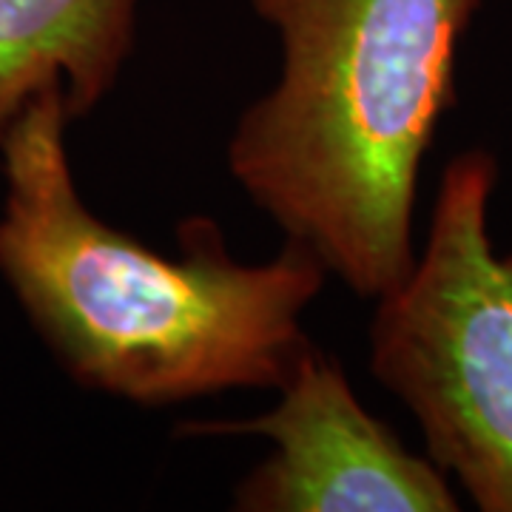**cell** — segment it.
I'll use <instances>...</instances> for the list:
<instances>
[{"label": "cell", "mask_w": 512, "mask_h": 512, "mask_svg": "<svg viewBox=\"0 0 512 512\" xmlns=\"http://www.w3.org/2000/svg\"><path fill=\"white\" fill-rule=\"evenodd\" d=\"M279 32V83L239 117L228 168L350 291L410 274L419 165L456 97L481 0H251Z\"/></svg>", "instance_id": "cell-2"}, {"label": "cell", "mask_w": 512, "mask_h": 512, "mask_svg": "<svg viewBox=\"0 0 512 512\" xmlns=\"http://www.w3.org/2000/svg\"><path fill=\"white\" fill-rule=\"evenodd\" d=\"M69 114L49 89L0 143V276L74 382L160 407L237 387H282L311 348L299 316L328 268L288 239L234 262L214 222L180 228L183 259L97 220L74 188Z\"/></svg>", "instance_id": "cell-1"}, {"label": "cell", "mask_w": 512, "mask_h": 512, "mask_svg": "<svg viewBox=\"0 0 512 512\" xmlns=\"http://www.w3.org/2000/svg\"><path fill=\"white\" fill-rule=\"evenodd\" d=\"M140 0H0V143L37 94H63L69 120L111 92L134 46Z\"/></svg>", "instance_id": "cell-5"}, {"label": "cell", "mask_w": 512, "mask_h": 512, "mask_svg": "<svg viewBox=\"0 0 512 512\" xmlns=\"http://www.w3.org/2000/svg\"><path fill=\"white\" fill-rule=\"evenodd\" d=\"M498 163L464 151L441 174L424 251L379 296L370 373L419 421L430 461L481 512H512V254L490 239Z\"/></svg>", "instance_id": "cell-3"}, {"label": "cell", "mask_w": 512, "mask_h": 512, "mask_svg": "<svg viewBox=\"0 0 512 512\" xmlns=\"http://www.w3.org/2000/svg\"><path fill=\"white\" fill-rule=\"evenodd\" d=\"M268 416L188 421L183 436H265L276 453L237 487L242 512H456V493L430 458L353 396L342 365L311 348L279 387Z\"/></svg>", "instance_id": "cell-4"}]
</instances>
